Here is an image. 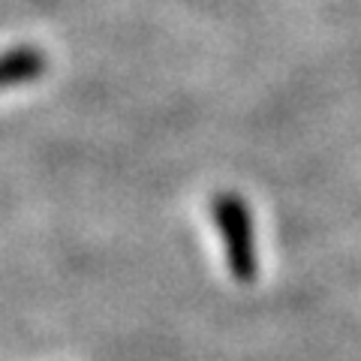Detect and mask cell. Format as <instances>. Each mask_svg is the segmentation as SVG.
<instances>
[{
  "label": "cell",
  "instance_id": "7a4b0ae2",
  "mask_svg": "<svg viewBox=\"0 0 361 361\" xmlns=\"http://www.w3.org/2000/svg\"><path fill=\"white\" fill-rule=\"evenodd\" d=\"M45 70V58L37 49H13L6 54H0V87L21 85L39 78Z\"/></svg>",
  "mask_w": 361,
  "mask_h": 361
},
{
  "label": "cell",
  "instance_id": "6da1fadb",
  "mask_svg": "<svg viewBox=\"0 0 361 361\" xmlns=\"http://www.w3.org/2000/svg\"><path fill=\"white\" fill-rule=\"evenodd\" d=\"M211 214H214V223H217L220 232H223L229 271L238 280H253V274H256V244H253L250 211H247L244 199L232 196V193H223V196L214 199Z\"/></svg>",
  "mask_w": 361,
  "mask_h": 361
}]
</instances>
